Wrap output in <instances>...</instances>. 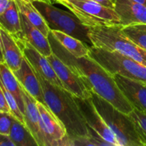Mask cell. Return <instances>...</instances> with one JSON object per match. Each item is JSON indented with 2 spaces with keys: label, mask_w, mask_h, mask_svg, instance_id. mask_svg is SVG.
Listing matches in <instances>:
<instances>
[{
  "label": "cell",
  "mask_w": 146,
  "mask_h": 146,
  "mask_svg": "<svg viewBox=\"0 0 146 146\" xmlns=\"http://www.w3.org/2000/svg\"><path fill=\"white\" fill-rule=\"evenodd\" d=\"M53 52L82 78L90 91H94L115 108L129 114L133 108L123 94L110 74L89 56L76 58L66 51L49 34L48 36Z\"/></svg>",
  "instance_id": "1"
},
{
  "label": "cell",
  "mask_w": 146,
  "mask_h": 146,
  "mask_svg": "<svg viewBox=\"0 0 146 146\" xmlns=\"http://www.w3.org/2000/svg\"><path fill=\"white\" fill-rule=\"evenodd\" d=\"M44 94L46 106L63 123L70 138L89 135L87 125L74 95L67 90L54 85L34 68Z\"/></svg>",
  "instance_id": "2"
},
{
  "label": "cell",
  "mask_w": 146,
  "mask_h": 146,
  "mask_svg": "<svg viewBox=\"0 0 146 146\" xmlns=\"http://www.w3.org/2000/svg\"><path fill=\"white\" fill-rule=\"evenodd\" d=\"M122 26L89 28L92 45L111 51H117L146 66V51L128 38Z\"/></svg>",
  "instance_id": "3"
},
{
  "label": "cell",
  "mask_w": 146,
  "mask_h": 146,
  "mask_svg": "<svg viewBox=\"0 0 146 146\" xmlns=\"http://www.w3.org/2000/svg\"><path fill=\"white\" fill-rule=\"evenodd\" d=\"M91 98L106 123L116 136L120 146H143L128 114L121 112L94 91H91Z\"/></svg>",
  "instance_id": "4"
},
{
  "label": "cell",
  "mask_w": 146,
  "mask_h": 146,
  "mask_svg": "<svg viewBox=\"0 0 146 146\" xmlns=\"http://www.w3.org/2000/svg\"><path fill=\"white\" fill-rule=\"evenodd\" d=\"M54 3L66 7L88 28L121 26V19L115 9L93 0H56Z\"/></svg>",
  "instance_id": "5"
},
{
  "label": "cell",
  "mask_w": 146,
  "mask_h": 146,
  "mask_svg": "<svg viewBox=\"0 0 146 146\" xmlns=\"http://www.w3.org/2000/svg\"><path fill=\"white\" fill-rule=\"evenodd\" d=\"M33 4L42 14L51 30H58L81 40L88 47L92 45L88 31L89 28L84 26L72 12H68L54 7L52 3L33 1Z\"/></svg>",
  "instance_id": "6"
},
{
  "label": "cell",
  "mask_w": 146,
  "mask_h": 146,
  "mask_svg": "<svg viewBox=\"0 0 146 146\" xmlns=\"http://www.w3.org/2000/svg\"><path fill=\"white\" fill-rule=\"evenodd\" d=\"M88 56L112 75L119 74L125 78L146 83V66L117 51L89 47Z\"/></svg>",
  "instance_id": "7"
},
{
  "label": "cell",
  "mask_w": 146,
  "mask_h": 146,
  "mask_svg": "<svg viewBox=\"0 0 146 146\" xmlns=\"http://www.w3.org/2000/svg\"><path fill=\"white\" fill-rule=\"evenodd\" d=\"M47 58L66 90L78 98H88L91 97V91L87 88L82 78L58 56L53 52Z\"/></svg>",
  "instance_id": "8"
},
{
  "label": "cell",
  "mask_w": 146,
  "mask_h": 146,
  "mask_svg": "<svg viewBox=\"0 0 146 146\" xmlns=\"http://www.w3.org/2000/svg\"><path fill=\"white\" fill-rule=\"evenodd\" d=\"M74 98L88 126L113 146H120L116 136L98 112L91 97L81 98L74 96Z\"/></svg>",
  "instance_id": "9"
},
{
  "label": "cell",
  "mask_w": 146,
  "mask_h": 146,
  "mask_svg": "<svg viewBox=\"0 0 146 146\" xmlns=\"http://www.w3.org/2000/svg\"><path fill=\"white\" fill-rule=\"evenodd\" d=\"M16 41L21 48L24 56L28 60L29 62L36 71H38L45 79L50 83L65 89L64 84L58 78L47 57L41 54L27 40L23 39Z\"/></svg>",
  "instance_id": "10"
},
{
  "label": "cell",
  "mask_w": 146,
  "mask_h": 146,
  "mask_svg": "<svg viewBox=\"0 0 146 146\" xmlns=\"http://www.w3.org/2000/svg\"><path fill=\"white\" fill-rule=\"evenodd\" d=\"M41 118V128L46 141V146H58L60 141L67 135L63 123L47 106L36 101Z\"/></svg>",
  "instance_id": "11"
},
{
  "label": "cell",
  "mask_w": 146,
  "mask_h": 146,
  "mask_svg": "<svg viewBox=\"0 0 146 146\" xmlns=\"http://www.w3.org/2000/svg\"><path fill=\"white\" fill-rule=\"evenodd\" d=\"M114 79L133 108L146 113V83L114 74Z\"/></svg>",
  "instance_id": "12"
},
{
  "label": "cell",
  "mask_w": 146,
  "mask_h": 146,
  "mask_svg": "<svg viewBox=\"0 0 146 146\" xmlns=\"http://www.w3.org/2000/svg\"><path fill=\"white\" fill-rule=\"evenodd\" d=\"M24 103L25 125L35 138L38 146H46V141L41 128V118L36 105V100L21 86Z\"/></svg>",
  "instance_id": "13"
},
{
  "label": "cell",
  "mask_w": 146,
  "mask_h": 146,
  "mask_svg": "<svg viewBox=\"0 0 146 146\" xmlns=\"http://www.w3.org/2000/svg\"><path fill=\"white\" fill-rule=\"evenodd\" d=\"M13 73L20 85L31 96L34 97L38 102L46 105L41 84L34 72L33 66L25 57L23 58L21 67L17 71H13Z\"/></svg>",
  "instance_id": "14"
},
{
  "label": "cell",
  "mask_w": 146,
  "mask_h": 146,
  "mask_svg": "<svg viewBox=\"0 0 146 146\" xmlns=\"http://www.w3.org/2000/svg\"><path fill=\"white\" fill-rule=\"evenodd\" d=\"M115 11L123 27L135 24H146V7L132 0H115Z\"/></svg>",
  "instance_id": "15"
},
{
  "label": "cell",
  "mask_w": 146,
  "mask_h": 146,
  "mask_svg": "<svg viewBox=\"0 0 146 146\" xmlns=\"http://www.w3.org/2000/svg\"><path fill=\"white\" fill-rule=\"evenodd\" d=\"M20 17L24 39L35 47L44 56H49L53 53V50L48 37L33 26L21 13H20Z\"/></svg>",
  "instance_id": "16"
},
{
  "label": "cell",
  "mask_w": 146,
  "mask_h": 146,
  "mask_svg": "<svg viewBox=\"0 0 146 146\" xmlns=\"http://www.w3.org/2000/svg\"><path fill=\"white\" fill-rule=\"evenodd\" d=\"M0 31L4 62L11 71H15L21 67L24 54L16 39L9 33L1 27Z\"/></svg>",
  "instance_id": "17"
},
{
  "label": "cell",
  "mask_w": 146,
  "mask_h": 146,
  "mask_svg": "<svg viewBox=\"0 0 146 146\" xmlns=\"http://www.w3.org/2000/svg\"><path fill=\"white\" fill-rule=\"evenodd\" d=\"M0 27L9 33L16 40L24 39L19 10L15 0H13L7 11L0 15Z\"/></svg>",
  "instance_id": "18"
},
{
  "label": "cell",
  "mask_w": 146,
  "mask_h": 146,
  "mask_svg": "<svg viewBox=\"0 0 146 146\" xmlns=\"http://www.w3.org/2000/svg\"><path fill=\"white\" fill-rule=\"evenodd\" d=\"M50 34L66 51L76 58L88 55L89 47L81 40L58 30H51Z\"/></svg>",
  "instance_id": "19"
},
{
  "label": "cell",
  "mask_w": 146,
  "mask_h": 146,
  "mask_svg": "<svg viewBox=\"0 0 146 146\" xmlns=\"http://www.w3.org/2000/svg\"><path fill=\"white\" fill-rule=\"evenodd\" d=\"M19 12L24 14L28 21L48 37L51 32L45 19L33 4L32 1L27 0H15Z\"/></svg>",
  "instance_id": "20"
},
{
  "label": "cell",
  "mask_w": 146,
  "mask_h": 146,
  "mask_svg": "<svg viewBox=\"0 0 146 146\" xmlns=\"http://www.w3.org/2000/svg\"><path fill=\"white\" fill-rule=\"evenodd\" d=\"M0 81L4 86L14 96L21 112L24 114V103L21 85L13 71L4 62H0Z\"/></svg>",
  "instance_id": "21"
},
{
  "label": "cell",
  "mask_w": 146,
  "mask_h": 146,
  "mask_svg": "<svg viewBox=\"0 0 146 146\" xmlns=\"http://www.w3.org/2000/svg\"><path fill=\"white\" fill-rule=\"evenodd\" d=\"M9 136L15 146H38L35 138L24 123L13 117Z\"/></svg>",
  "instance_id": "22"
},
{
  "label": "cell",
  "mask_w": 146,
  "mask_h": 146,
  "mask_svg": "<svg viewBox=\"0 0 146 146\" xmlns=\"http://www.w3.org/2000/svg\"><path fill=\"white\" fill-rule=\"evenodd\" d=\"M124 34L146 51V24H135L122 27Z\"/></svg>",
  "instance_id": "23"
},
{
  "label": "cell",
  "mask_w": 146,
  "mask_h": 146,
  "mask_svg": "<svg viewBox=\"0 0 146 146\" xmlns=\"http://www.w3.org/2000/svg\"><path fill=\"white\" fill-rule=\"evenodd\" d=\"M128 115L133 123L140 141L143 145L146 146V113L133 108Z\"/></svg>",
  "instance_id": "24"
},
{
  "label": "cell",
  "mask_w": 146,
  "mask_h": 146,
  "mask_svg": "<svg viewBox=\"0 0 146 146\" xmlns=\"http://www.w3.org/2000/svg\"><path fill=\"white\" fill-rule=\"evenodd\" d=\"M13 117L10 113L0 111V133L9 135Z\"/></svg>",
  "instance_id": "25"
},
{
  "label": "cell",
  "mask_w": 146,
  "mask_h": 146,
  "mask_svg": "<svg viewBox=\"0 0 146 146\" xmlns=\"http://www.w3.org/2000/svg\"><path fill=\"white\" fill-rule=\"evenodd\" d=\"M0 111L11 113V110H10L9 104L7 103L5 96H4V94L3 92L2 89H1V86H0Z\"/></svg>",
  "instance_id": "26"
},
{
  "label": "cell",
  "mask_w": 146,
  "mask_h": 146,
  "mask_svg": "<svg viewBox=\"0 0 146 146\" xmlns=\"http://www.w3.org/2000/svg\"><path fill=\"white\" fill-rule=\"evenodd\" d=\"M0 146H15V145L9 135L0 133Z\"/></svg>",
  "instance_id": "27"
},
{
  "label": "cell",
  "mask_w": 146,
  "mask_h": 146,
  "mask_svg": "<svg viewBox=\"0 0 146 146\" xmlns=\"http://www.w3.org/2000/svg\"><path fill=\"white\" fill-rule=\"evenodd\" d=\"M12 1L13 0H0V15L7 11Z\"/></svg>",
  "instance_id": "28"
},
{
  "label": "cell",
  "mask_w": 146,
  "mask_h": 146,
  "mask_svg": "<svg viewBox=\"0 0 146 146\" xmlns=\"http://www.w3.org/2000/svg\"><path fill=\"white\" fill-rule=\"evenodd\" d=\"M93 1H96L104 7L113 9H114V8H115V0H93Z\"/></svg>",
  "instance_id": "29"
},
{
  "label": "cell",
  "mask_w": 146,
  "mask_h": 146,
  "mask_svg": "<svg viewBox=\"0 0 146 146\" xmlns=\"http://www.w3.org/2000/svg\"><path fill=\"white\" fill-rule=\"evenodd\" d=\"M0 28H1V27H0ZM0 62H4V58H3V53H2V45H1V31H0Z\"/></svg>",
  "instance_id": "30"
},
{
  "label": "cell",
  "mask_w": 146,
  "mask_h": 146,
  "mask_svg": "<svg viewBox=\"0 0 146 146\" xmlns=\"http://www.w3.org/2000/svg\"><path fill=\"white\" fill-rule=\"evenodd\" d=\"M132 1H135V2L138 3V4H141L142 5H144L146 7V0H132Z\"/></svg>",
  "instance_id": "31"
},
{
  "label": "cell",
  "mask_w": 146,
  "mask_h": 146,
  "mask_svg": "<svg viewBox=\"0 0 146 146\" xmlns=\"http://www.w3.org/2000/svg\"><path fill=\"white\" fill-rule=\"evenodd\" d=\"M27 1H45V2H48V3H52L51 2V0H27ZM53 4V3H52Z\"/></svg>",
  "instance_id": "32"
},
{
  "label": "cell",
  "mask_w": 146,
  "mask_h": 146,
  "mask_svg": "<svg viewBox=\"0 0 146 146\" xmlns=\"http://www.w3.org/2000/svg\"><path fill=\"white\" fill-rule=\"evenodd\" d=\"M51 2H52V3H54V1H56V0H51Z\"/></svg>",
  "instance_id": "33"
}]
</instances>
